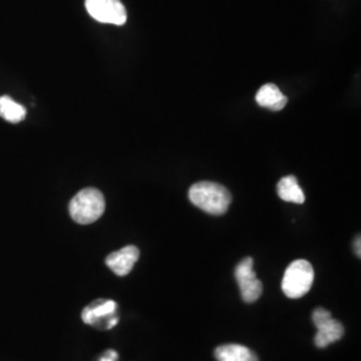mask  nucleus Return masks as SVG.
I'll list each match as a JSON object with an SVG mask.
<instances>
[{"instance_id":"9d476101","label":"nucleus","mask_w":361,"mask_h":361,"mask_svg":"<svg viewBox=\"0 0 361 361\" xmlns=\"http://www.w3.org/2000/svg\"><path fill=\"white\" fill-rule=\"evenodd\" d=\"M217 361H258L257 355L252 349L240 344L221 345L214 350Z\"/></svg>"},{"instance_id":"7ed1b4c3","label":"nucleus","mask_w":361,"mask_h":361,"mask_svg":"<svg viewBox=\"0 0 361 361\" xmlns=\"http://www.w3.org/2000/svg\"><path fill=\"white\" fill-rule=\"evenodd\" d=\"M314 281V271L307 259L293 261L284 273L281 288L285 296L300 298L305 296Z\"/></svg>"},{"instance_id":"9b49d317","label":"nucleus","mask_w":361,"mask_h":361,"mask_svg":"<svg viewBox=\"0 0 361 361\" xmlns=\"http://www.w3.org/2000/svg\"><path fill=\"white\" fill-rule=\"evenodd\" d=\"M277 194L285 202H293V204H304L305 202V194L298 185L295 176H288L277 183Z\"/></svg>"},{"instance_id":"6e6552de","label":"nucleus","mask_w":361,"mask_h":361,"mask_svg":"<svg viewBox=\"0 0 361 361\" xmlns=\"http://www.w3.org/2000/svg\"><path fill=\"white\" fill-rule=\"evenodd\" d=\"M140 258V249L137 246L129 245L109 255L106 258V265L116 273V276H128L133 271L135 262Z\"/></svg>"},{"instance_id":"20e7f679","label":"nucleus","mask_w":361,"mask_h":361,"mask_svg":"<svg viewBox=\"0 0 361 361\" xmlns=\"http://www.w3.org/2000/svg\"><path fill=\"white\" fill-rule=\"evenodd\" d=\"M312 322L317 326L314 344L319 348H325L344 336V325L335 320L329 310L317 308L312 314Z\"/></svg>"},{"instance_id":"1a4fd4ad","label":"nucleus","mask_w":361,"mask_h":361,"mask_svg":"<svg viewBox=\"0 0 361 361\" xmlns=\"http://www.w3.org/2000/svg\"><path fill=\"white\" fill-rule=\"evenodd\" d=\"M256 101L261 107L269 109L271 111H280L288 104V98L273 83H267L257 91Z\"/></svg>"},{"instance_id":"39448f33","label":"nucleus","mask_w":361,"mask_h":361,"mask_svg":"<svg viewBox=\"0 0 361 361\" xmlns=\"http://www.w3.org/2000/svg\"><path fill=\"white\" fill-rule=\"evenodd\" d=\"M86 10L91 18L106 23L123 26L128 20V13L121 0H86Z\"/></svg>"},{"instance_id":"4468645a","label":"nucleus","mask_w":361,"mask_h":361,"mask_svg":"<svg viewBox=\"0 0 361 361\" xmlns=\"http://www.w3.org/2000/svg\"><path fill=\"white\" fill-rule=\"evenodd\" d=\"M355 252H356L357 257H360V237H357V238H356V241H355Z\"/></svg>"},{"instance_id":"f8f14e48","label":"nucleus","mask_w":361,"mask_h":361,"mask_svg":"<svg viewBox=\"0 0 361 361\" xmlns=\"http://www.w3.org/2000/svg\"><path fill=\"white\" fill-rule=\"evenodd\" d=\"M0 118L10 123H19L26 118V109L10 97H0Z\"/></svg>"},{"instance_id":"423d86ee","label":"nucleus","mask_w":361,"mask_h":361,"mask_svg":"<svg viewBox=\"0 0 361 361\" xmlns=\"http://www.w3.org/2000/svg\"><path fill=\"white\" fill-rule=\"evenodd\" d=\"M235 280L245 302H255L262 295V283L253 269V258L246 257L235 267Z\"/></svg>"},{"instance_id":"f257e3e1","label":"nucleus","mask_w":361,"mask_h":361,"mask_svg":"<svg viewBox=\"0 0 361 361\" xmlns=\"http://www.w3.org/2000/svg\"><path fill=\"white\" fill-rule=\"evenodd\" d=\"M192 204L213 216H222L228 212L232 202L231 192L216 182H198L189 190Z\"/></svg>"},{"instance_id":"f03ea898","label":"nucleus","mask_w":361,"mask_h":361,"mask_svg":"<svg viewBox=\"0 0 361 361\" xmlns=\"http://www.w3.org/2000/svg\"><path fill=\"white\" fill-rule=\"evenodd\" d=\"M106 209L104 194L98 189L86 188L71 200L70 216L77 224L89 225L101 219Z\"/></svg>"},{"instance_id":"0eeeda50","label":"nucleus","mask_w":361,"mask_h":361,"mask_svg":"<svg viewBox=\"0 0 361 361\" xmlns=\"http://www.w3.org/2000/svg\"><path fill=\"white\" fill-rule=\"evenodd\" d=\"M118 304L113 300H97L82 312L83 323L98 326L102 320H106L104 328L111 329L118 324L119 319L116 314Z\"/></svg>"},{"instance_id":"ddd939ff","label":"nucleus","mask_w":361,"mask_h":361,"mask_svg":"<svg viewBox=\"0 0 361 361\" xmlns=\"http://www.w3.org/2000/svg\"><path fill=\"white\" fill-rule=\"evenodd\" d=\"M118 357L119 356L114 349H109L99 361H118Z\"/></svg>"}]
</instances>
